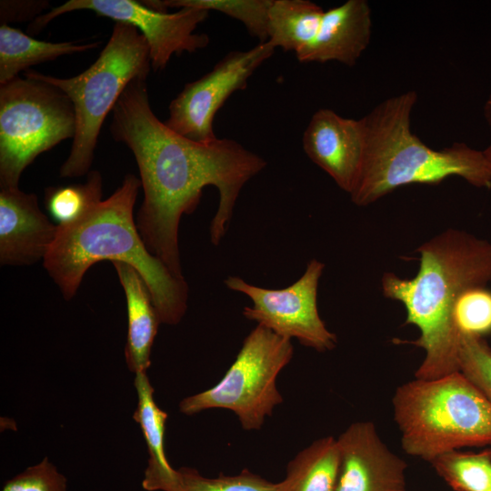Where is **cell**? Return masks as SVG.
I'll return each instance as SVG.
<instances>
[{"instance_id": "obj_17", "label": "cell", "mask_w": 491, "mask_h": 491, "mask_svg": "<svg viewBox=\"0 0 491 491\" xmlns=\"http://www.w3.org/2000/svg\"><path fill=\"white\" fill-rule=\"evenodd\" d=\"M138 403L133 418L139 424L148 451V463L142 486L148 491H168L176 475L167 461L165 450V431L167 413L154 399V388L146 372L135 374Z\"/></svg>"}, {"instance_id": "obj_2", "label": "cell", "mask_w": 491, "mask_h": 491, "mask_svg": "<svg viewBox=\"0 0 491 491\" xmlns=\"http://www.w3.org/2000/svg\"><path fill=\"white\" fill-rule=\"evenodd\" d=\"M417 252L420 264L414 278L386 273L381 285L385 297L405 306V324L419 330L416 340L397 342L425 351L415 377L435 379L459 371V335L453 309L466 289L491 282V243L451 228L424 243Z\"/></svg>"}, {"instance_id": "obj_7", "label": "cell", "mask_w": 491, "mask_h": 491, "mask_svg": "<svg viewBox=\"0 0 491 491\" xmlns=\"http://www.w3.org/2000/svg\"><path fill=\"white\" fill-rule=\"evenodd\" d=\"M75 127L74 105L57 87L26 76L0 85V188H19L23 171Z\"/></svg>"}, {"instance_id": "obj_28", "label": "cell", "mask_w": 491, "mask_h": 491, "mask_svg": "<svg viewBox=\"0 0 491 491\" xmlns=\"http://www.w3.org/2000/svg\"><path fill=\"white\" fill-rule=\"evenodd\" d=\"M47 4L46 1H1V24L34 17Z\"/></svg>"}, {"instance_id": "obj_5", "label": "cell", "mask_w": 491, "mask_h": 491, "mask_svg": "<svg viewBox=\"0 0 491 491\" xmlns=\"http://www.w3.org/2000/svg\"><path fill=\"white\" fill-rule=\"evenodd\" d=\"M404 451L430 462L463 447L491 445V404L461 373L399 386L392 399Z\"/></svg>"}, {"instance_id": "obj_14", "label": "cell", "mask_w": 491, "mask_h": 491, "mask_svg": "<svg viewBox=\"0 0 491 491\" xmlns=\"http://www.w3.org/2000/svg\"><path fill=\"white\" fill-rule=\"evenodd\" d=\"M58 225L39 208L35 194L19 188L0 191V263L30 266L45 259Z\"/></svg>"}, {"instance_id": "obj_12", "label": "cell", "mask_w": 491, "mask_h": 491, "mask_svg": "<svg viewBox=\"0 0 491 491\" xmlns=\"http://www.w3.org/2000/svg\"><path fill=\"white\" fill-rule=\"evenodd\" d=\"M336 439V491H406V462L383 442L371 421L351 424Z\"/></svg>"}, {"instance_id": "obj_26", "label": "cell", "mask_w": 491, "mask_h": 491, "mask_svg": "<svg viewBox=\"0 0 491 491\" xmlns=\"http://www.w3.org/2000/svg\"><path fill=\"white\" fill-rule=\"evenodd\" d=\"M458 366L491 404V347L484 337L459 335Z\"/></svg>"}, {"instance_id": "obj_24", "label": "cell", "mask_w": 491, "mask_h": 491, "mask_svg": "<svg viewBox=\"0 0 491 491\" xmlns=\"http://www.w3.org/2000/svg\"><path fill=\"white\" fill-rule=\"evenodd\" d=\"M168 491H280V484L244 469L235 476L205 477L194 468L181 467Z\"/></svg>"}, {"instance_id": "obj_27", "label": "cell", "mask_w": 491, "mask_h": 491, "mask_svg": "<svg viewBox=\"0 0 491 491\" xmlns=\"http://www.w3.org/2000/svg\"><path fill=\"white\" fill-rule=\"evenodd\" d=\"M2 491H66V478L45 457L6 481Z\"/></svg>"}, {"instance_id": "obj_21", "label": "cell", "mask_w": 491, "mask_h": 491, "mask_svg": "<svg viewBox=\"0 0 491 491\" xmlns=\"http://www.w3.org/2000/svg\"><path fill=\"white\" fill-rule=\"evenodd\" d=\"M430 464L455 491H491V449L481 452L453 450Z\"/></svg>"}, {"instance_id": "obj_11", "label": "cell", "mask_w": 491, "mask_h": 491, "mask_svg": "<svg viewBox=\"0 0 491 491\" xmlns=\"http://www.w3.org/2000/svg\"><path fill=\"white\" fill-rule=\"evenodd\" d=\"M275 49L267 41L247 51L227 54L210 72L184 86L171 101L165 124L195 142L215 140L213 130L215 114L233 93L246 87L248 78Z\"/></svg>"}, {"instance_id": "obj_10", "label": "cell", "mask_w": 491, "mask_h": 491, "mask_svg": "<svg viewBox=\"0 0 491 491\" xmlns=\"http://www.w3.org/2000/svg\"><path fill=\"white\" fill-rule=\"evenodd\" d=\"M325 265L312 259L303 276L282 289H268L246 283L238 276H228L225 285L246 295L253 306H246L244 316L275 334L296 338L307 347L326 352L336 347L337 338L321 319L317 308V288Z\"/></svg>"}, {"instance_id": "obj_23", "label": "cell", "mask_w": 491, "mask_h": 491, "mask_svg": "<svg viewBox=\"0 0 491 491\" xmlns=\"http://www.w3.org/2000/svg\"><path fill=\"white\" fill-rule=\"evenodd\" d=\"M147 5L167 11L168 8L197 7L218 11L240 21L249 34L267 42L268 13L273 0H157L144 1Z\"/></svg>"}, {"instance_id": "obj_4", "label": "cell", "mask_w": 491, "mask_h": 491, "mask_svg": "<svg viewBox=\"0 0 491 491\" xmlns=\"http://www.w3.org/2000/svg\"><path fill=\"white\" fill-rule=\"evenodd\" d=\"M415 91L390 97L363 117L366 151L351 200L370 205L395 189L411 184L437 185L457 175L476 187L491 188V145L476 150L465 143L436 150L410 129L416 102Z\"/></svg>"}, {"instance_id": "obj_13", "label": "cell", "mask_w": 491, "mask_h": 491, "mask_svg": "<svg viewBox=\"0 0 491 491\" xmlns=\"http://www.w3.org/2000/svg\"><path fill=\"white\" fill-rule=\"evenodd\" d=\"M303 148L316 165L349 195L358 181L366 151L364 119L345 118L319 109L303 135Z\"/></svg>"}, {"instance_id": "obj_9", "label": "cell", "mask_w": 491, "mask_h": 491, "mask_svg": "<svg viewBox=\"0 0 491 491\" xmlns=\"http://www.w3.org/2000/svg\"><path fill=\"white\" fill-rule=\"evenodd\" d=\"M80 10H89L99 16L136 27L148 45L154 71L164 70L173 55L195 52L210 42L206 34L195 33L197 25L208 16V11L182 7L168 13L153 8L144 1L134 0H69L35 17L29 30L37 33L57 16Z\"/></svg>"}, {"instance_id": "obj_6", "label": "cell", "mask_w": 491, "mask_h": 491, "mask_svg": "<svg viewBox=\"0 0 491 491\" xmlns=\"http://www.w3.org/2000/svg\"><path fill=\"white\" fill-rule=\"evenodd\" d=\"M152 68L148 45L140 31L115 22L111 36L98 58L84 72L59 78L27 70L26 77L52 85L71 100L75 115V134L70 153L61 165L62 177L90 172L104 120L120 95L135 79H146Z\"/></svg>"}, {"instance_id": "obj_16", "label": "cell", "mask_w": 491, "mask_h": 491, "mask_svg": "<svg viewBox=\"0 0 491 491\" xmlns=\"http://www.w3.org/2000/svg\"><path fill=\"white\" fill-rule=\"evenodd\" d=\"M112 264L126 300V366L135 374L146 372L151 365V349L161 321L152 296L137 271L122 262Z\"/></svg>"}, {"instance_id": "obj_8", "label": "cell", "mask_w": 491, "mask_h": 491, "mask_svg": "<svg viewBox=\"0 0 491 491\" xmlns=\"http://www.w3.org/2000/svg\"><path fill=\"white\" fill-rule=\"evenodd\" d=\"M290 339L257 325L245 338L231 366L213 387L184 398L186 416L212 408L232 411L245 430H258L283 402L276 378L293 357Z\"/></svg>"}, {"instance_id": "obj_18", "label": "cell", "mask_w": 491, "mask_h": 491, "mask_svg": "<svg viewBox=\"0 0 491 491\" xmlns=\"http://www.w3.org/2000/svg\"><path fill=\"white\" fill-rule=\"evenodd\" d=\"M97 45L98 42L79 44L37 40L7 24H1L0 85L17 77L20 72L27 71L32 65L55 60L62 55L82 53Z\"/></svg>"}, {"instance_id": "obj_19", "label": "cell", "mask_w": 491, "mask_h": 491, "mask_svg": "<svg viewBox=\"0 0 491 491\" xmlns=\"http://www.w3.org/2000/svg\"><path fill=\"white\" fill-rule=\"evenodd\" d=\"M340 467L337 439L329 436L301 450L287 465L280 491H336Z\"/></svg>"}, {"instance_id": "obj_22", "label": "cell", "mask_w": 491, "mask_h": 491, "mask_svg": "<svg viewBox=\"0 0 491 491\" xmlns=\"http://www.w3.org/2000/svg\"><path fill=\"white\" fill-rule=\"evenodd\" d=\"M102 176L90 171L84 184L51 186L45 189V205L57 225L78 222L102 201Z\"/></svg>"}, {"instance_id": "obj_1", "label": "cell", "mask_w": 491, "mask_h": 491, "mask_svg": "<svg viewBox=\"0 0 491 491\" xmlns=\"http://www.w3.org/2000/svg\"><path fill=\"white\" fill-rule=\"evenodd\" d=\"M112 113V136L132 151L139 169L144 199L136 217L138 231L150 253L185 278L178 243L182 215L195 211L205 187H216L219 205L210 239L217 246L242 187L266 162L235 140L199 143L170 129L154 114L144 78L129 83Z\"/></svg>"}, {"instance_id": "obj_15", "label": "cell", "mask_w": 491, "mask_h": 491, "mask_svg": "<svg viewBox=\"0 0 491 491\" xmlns=\"http://www.w3.org/2000/svg\"><path fill=\"white\" fill-rule=\"evenodd\" d=\"M371 11L365 0H348L325 11L313 42L296 58L302 63L337 61L354 65L371 37Z\"/></svg>"}, {"instance_id": "obj_25", "label": "cell", "mask_w": 491, "mask_h": 491, "mask_svg": "<svg viewBox=\"0 0 491 491\" xmlns=\"http://www.w3.org/2000/svg\"><path fill=\"white\" fill-rule=\"evenodd\" d=\"M452 318L458 335H491V290L486 286L466 289L455 304Z\"/></svg>"}, {"instance_id": "obj_20", "label": "cell", "mask_w": 491, "mask_h": 491, "mask_svg": "<svg viewBox=\"0 0 491 491\" xmlns=\"http://www.w3.org/2000/svg\"><path fill=\"white\" fill-rule=\"evenodd\" d=\"M325 11L306 0H273L268 13L267 41L296 54L315 39Z\"/></svg>"}, {"instance_id": "obj_3", "label": "cell", "mask_w": 491, "mask_h": 491, "mask_svg": "<svg viewBox=\"0 0 491 491\" xmlns=\"http://www.w3.org/2000/svg\"><path fill=\"white\" fill-rule=\"evenodd\" d=\"M140 179L127 175L121 185L76 223L59 226L43 261L63 297L76 294L87 270L108 260L129 265L145 281L161 323L178 324L187 309L188 286L150 253L134 220Z\"/></svg>"}]
</instances>
